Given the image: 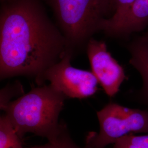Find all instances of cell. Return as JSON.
<instances>
[{"label":"cell","instance_id":"1","mask_svg":"<svg viewBox=\"0 0 148 148\" xmlns=\"http://www.w3.org/2000/svg\"><path fill=\"white\" fill-rule=\"evenodd\" d=\"M69 49L41 0H1V79L21 75L37 79Z\"/></svg>","mask_w":148,"mask_h":148},{"label":"cell","instance_id":"5","mask_svg":"<svg viewBox=\"0 0 148 148\" xmlns=\"http://www.w3.org/2000/svg\"><path fill=\"white\" fill-rule=\"evenodd\" d=\"M70 51L36 79L37 84L41 85L46 81H49V85L67 98L81 99L93 95L97 90L98 79L92 71L71 65L72 54Z\"/></svg>","mask_w":148,"mask_h":148},{"label":"cell","instance_id":"11","mask_svg":"<svg viewBox=\"0 0 148 148\" xmlns=\"http://www.w3.org/2000/svg\"><path fill=\"white\" fill-rule=\"evenodd\" d=\"M113 145L112 148H148V134H131L118 139Z\"/></svg>","mask_w":148,"mask_h":148},{"label":"cell","instance_id":"7","mask_svg":"<svg viewBox=\"0 0 148 148\" xmlns=\"http://www.w3.org/2000/svg\"><path fill=\"white\" fill-rule=\"evenodd\" d=\"M148 25V0H134L127 12L115 21L106 19L101 30L111 37L127 38Z\"/></svg>","mask_w":148,"mask_h":148},{"label":"cell","instance_id":"9","mask_svg":"<svg viewBox=\"0 0 148 148\" xmlns=\"http://www.w3.org/2000/svg\"><path fill=\"white\" fill-rule=\"evenodd\" d=\"M21 139L5 114L0 118V148H24Z\"/></svg>","mask_w":148,"mask_h":148},{"label":"cell","instance_id":"2","mask_svg":"<svg viewBox=\"0 0 148 148\" xmlns=\"http://www.w3.org/2000/svg\"><path fill=\"white\" fill-rule=\"evenodd\" d=\"M67 97L51 85L34 88L1 109L21 139L27 133L52 140L57 137L65 123L59 117Z\"/></svg>","mask_w":148,"mask_h":148},{"label":"cell","instance_id":"4","mask_svg":"<svg viewBox=\"0 0 148 148\" xmlns=\"http://www.w3.org/2000/svg\"><path fill=\"white\" fill-rule=\"evenodd\" d=\"M99 132H90L86 144L92 148H106L121 138L138 133H148V111L131 109L110 103L97 112Z\"/></svg>","mask_w":148,"mask_h":148},{"label":"cell","instance_id":"8","mask_svg":"<svg viewBox=\"0 0 148 148\" xmlns=\"http://www.w3.org/2000/svg\"><path fill=\"white\" fill-rule=\"evenodd\" d=\"M130 63L140 75L143 85L139 92L141 100L148 105V42L144 36L134 39L128 46Z\"/></svg>","mask_w":148,"mask_h":148},{"label":"cell","instance_id":"6","mask_svg":"<svg viewBox=\"0 0 148 148\" xmlns=\"http://www.w3.org/2000/svg\"><path fill=\"white\" fill-rule=\"evenodd\" d=\"M87 51L92 72L106 95L114 96L126 77L123 68L108 51L103 41L90 38Z\"/></svg>","mask_w":148,"mask_h":148},{"label":"cell","instance_id":"12","mask_svg":"<svg viewBox=\"0 0 148 148\" xmlns=\"http://www.w3.org/2000/svg\"><path fill=\"white\" fill-rule=\"evenodd\" d=\"M115 13L111 18L108 19L111 21H115L123 16L130 7L132 5L134 0H111Z\"/></svg>","mask_w":148,"mask_h":148},{"label":"cell","instance_id":"13","mask_svg":"<svg viewBox=\"0 0 148 148\" xmlns=\"http://www.w3.org/2000/svg\"><path fill=\"white\" fill-rule=\"evenodd\" d=\"M144 37H145V38H146V40H147V41L148 42V31L145 34V36H144Z\"/></svg>","mask_w":148,"mask_h":148},{"label":"cell","instance_id":"3","mask_svg":"<svg viewBox=\"0 0 148 148\" xmlns=\"http://www.w3.org/2000/svg\"><path fill=\"white\" fill-rule=\"evenodd\" d=\"M69 49L90 40L114 16L111 0H48Z\"/></svg>","mask_w":148,"mask_h":148},{"label":"cell","instance_id":"10","mask_svg":"<svg viewBox=\"0 0 148 148\" xmlns=\"http://www.w3.org/2000/svg\"><path fill=\"white\" fill-rule=\"evenodd\" d=\"M27 148H92L85 144L84 147H80L71 138L65 123L58 136L52 140L41 145H36Z\"/></svg>","mask_w":148,"mask_h":148}]
</instances>
